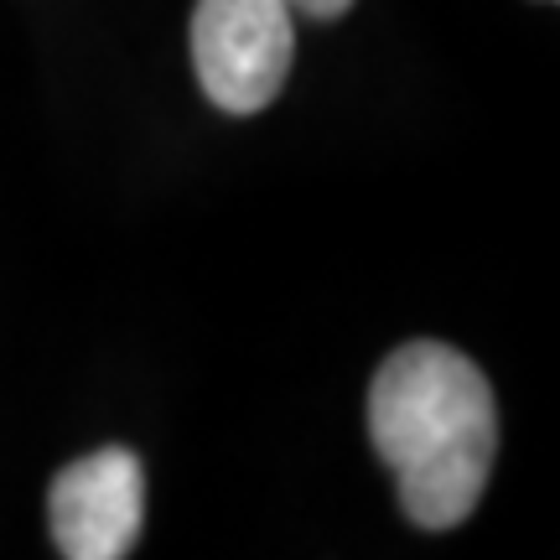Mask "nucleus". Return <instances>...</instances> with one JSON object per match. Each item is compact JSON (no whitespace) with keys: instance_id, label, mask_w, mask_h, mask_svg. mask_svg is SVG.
Instances as JSON below:
<instances>
[{"instance_id":"2","label":"nucleus","mask_w":560,"mask_h":560,"mask_svg":"<svg viewBox=\"0 0 560 560\" xmlns=\"http://www.w3.org/2000/svg\"><path fill=\"white\" fill-rule=\"evenodd\" d=\"M285 0H198L192 68L223 115H260L296 62V26Z\"/></svg>"},{"instance_id":"1","label":"nucleus","mask_w":560,"mask_h":560,"mask_svg":"<svg viewBox=\"0 0 560 560\" xmlns=\"http://www.w3.org/2000/svg\"><path fill=\"white\" fill-rule=\"evenodd\" d=\"M369 441L395 472L405 520L457 529L499 457V405L467 353L420 338L395 348L374 374Z\"/></svg>"},{"instance_id":"5","label":"nucleus","mask_w":560,"mask_h":560,"mask_svg":"<svg viewBox=\"0 0 560 560\" xmlns=\"http://www.w3.org/2000/svg\"><path fill=\"white\" fill-rule=\"evenodd\" d=\"M540 5H556V0H540Z\"/></svg>"},{"instance_id":"3","label":"nucleus","mask_w":560,"mask_h":560,"mask_svg":"<svg viewBox=\"0 0 560 560\" xmlns=\"http://www.w3.org/2000/svg\"><path fill=\"white\" fill-rule=\"evenodd\" d=\"M140 520H145V472L140 457L125 446L89 452L52 478L47 524L58 556L125 560L140 540Z\"/></svg>"},{"instance_id":"4","label":"nucleus","mask_w":560,"mask_h":560,"mask_svg":"<svg viewBox=\"0 0 560 560\" xmlns=\"http://www.w3.org/2000/svg\"><path fill=\"white\" fill-rule=\"evenodd\" d=\"M291 11H301V16H312V21H332V16H342L353 0H285Z\"/></svg>"}]
</instances>
